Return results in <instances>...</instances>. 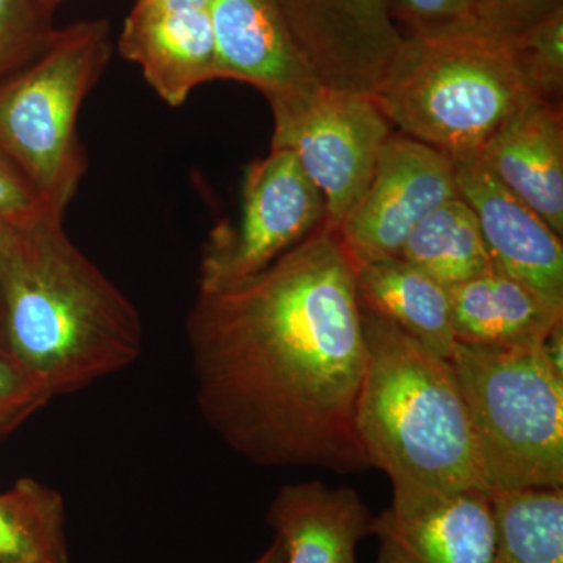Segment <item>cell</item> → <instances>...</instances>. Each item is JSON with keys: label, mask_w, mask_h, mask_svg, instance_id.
<instances>
[{"label": "cell", "mask_w": 563, "mask_h": 563, "mask_svg": "<svg viewBox=\"0 0 563 563\" xmlns=\"http://www.w3.org/2000/svg\"><path fill=\"white\" fill-rule=\"evenodd\" d=\"M187 342L199 412L236 454L369 468L355 426L366 368L355 268L329 222L261 273L198 290Z\"/></svg>", "instance_id": "1"}, {"label": "cell", "mask_w": 563, "mask_h": 563, "mask_svg": "<svg viewBox=\"0 0 563 563\" xmlns=\"http://www.w3.org/2000/svg\"><path fill=\"white\" fill-rule=\"evenodd\" d=\"M63 220L49 211L20 225L0 222L3 340L54 398L129 368L144 340L139 310Z\"/></svg>", "instance_id": "2"}, {"label": "cell", "mask_w": 563, "mask_h": 563, "mask_svg": "<svg viewBox=\"0 0 563 563\" xmlns=\"http://www.w3.org/2000/svg\"><path fill=\"white\" fill-rule=\"evenodd\" d=\"M365 376L355 426L369 466L391 483L390 509L488 493L468 407L448 358L363 309Z\"/></svg>", "instance_id": "3"}, {"label": "cell", "mask_w": 563, "mask_h": 563, "mask_svg": "<svg viewBox=\"0 0 563 563\" xmlns=\"http://www.w3.org/2000/svg\"><path fill=\"white\" fill-rule=\"evenodd\" d=\"M372 99L396 132L451 161L479 154L526 102L537 101L510 41L474 25L404 36Z\"/></svg>", "instance_id": "4"}, {"label": "cell", "mask_w": 563, "mask_h": 563, "mask_svg": "<svg viewBox=\"0 0 563 563\" xmlns=\"http://www.w3.org/2000/svg\"><path fill=\"white\" fill-rule=\"evenodd\" d=\"M110 57L109 22L80 21L57 29L38 57L0 84V150L62 217L87 172L80 109Z\"/></svg>", "instance_id": "5"}, {"label": "cell", "mask_w": 563, "mask_h": 563, "mask_svg": "<svg viewBox=\"0 0 563 563\" xmlns=\"http://www.w3.org/2000/svg\"><path fill=\"white\" fill-rule=\"evenodd\" d=\"M468 407L488 495L563 488V374L539 346L450 357Z\"/></svg>", "instance_id": "6"}, {"label": "cell", "mask_w": 563, "mask_h": 563, "mask_svg": "<svg viewBox=\"0 0 563 563\" xmlns=\"http://www.w3.org/2000/svg\"><path fill=\"white\" fill-rule=\"evenodd\" d=\"M272 150L290 151L328 203L336 228L368 187L395 129L372 96L307 85L268 98Z\"/></svg>", "instance_id": "7"}, {"label": "cell", "mask_w": 563, "mask_h": 563, "mask_svg": "<svg viewBox=\"0 0 563 563\" xmlns=\"http://www.w3.org/2000/svg\"><path fill=\"white\" fill-rule=\"evenodd\" d=\"M328 222L324 196L290 151L272 150L244 174L239 218L214 228L202 250L199 290L239 284Z\"/></svg>", "instance_id": "8"}, {"label": "cell", "mask_w": 563, "mask_h": 563, "mask_svg": "<svg viewBox=\"0 0 563 563\" xmlns=\"http://www.w3.org/2000/svg\"><path fill=\"white\" fill-rule=\"evenodd\" d=\"M457 196L454 162L446 154L393 132L368 187L333 229L354 268L398 257L422 218Z\"/></svg>", "instance_id": "9"}, {"label": "cell", "mask_w": 563, "mask_h": 563, "mask_svg": "<svg viewBox=\"0 0 563 563\" xmlns=\"http://www.w3.org/2000/svg\"><path fill=\"white\" fill-rule=\"evenodd\" d=\"M322 87L372 96L401 49L388 0H276Z\"/></svg>", "instance_id": "10"}, {"label": "cell", "mask_w": 563, "mask_h": 563, "mask_svg": "<svg viewBox=\"0 0 563 563\" xmlns=\"http://www.w3.org/2000/svg\"><path fill=\"white\" fill-rule=\"evenodd\" d=\"M453 162L459 196L476 214L493 269L563 312L562 236L503 187L479 155Z\"/></svg>", "instance_id": "11"}, {"label": "cell", "mask_w": 563, "mask_h": 563, "mask_svg": "<svg viewBox=\"0 0 563 563\" xmlns=\"http://www.w3.org/2000/svg\"><path fill=\"white\" fill-rule=\"evenodd\" d=\"M120 52L135 63L162 101L180 107L218 79L210 5L190 0H135L122 25Z\"/></svg>", "instance_id": "12"}, {"label": "cell", "mask_w": 563, "mask_h": 563, "mask_svg": "<svg viewBox=\"0 0 563 563\" xmlns=\"http://www.w3.org/2000/svg\"><path fill=\"white\" fill-rule=\"evenodd\" d=\"M369 533L379 540L376 563H492V498L465 492L402 512L388 509L373 518Z\"/></svg>", "instance_id": "13"}, {"label": "cell", "mask_w": 563, "mask_h": 563, "mask_svg": "<svg viewBox=\"0 0 563 563\" xmlns=\"http://www.w3.org/2000/svg\"><path fill=\"white\" fill-rule=\"evenodd\" d=\"M218 79L246 81L266 99L318 84L276 0H211Z\"/></svg>", "instance_id": "14"}, {"label": "cell", "mask_w": 563, "mask_h": 563, "mask_svg": "<svg viewBox=\"0 0 563 563\" xmlns=\"http://www.w3.org/2000/svg\"><path fill=\"white\" fill-rule=\"evenodd\" d=\"M503 187L563 236V109L526 102L479 151Z\"/></svg>", "instance_id": "15"}, {"label": "cell", "mask_w": 563, "mask_h": 563, "mask_svg": "<svg viewBox=\"0 0 563 563\" xmlns=\"http://www.w3.org/2000/svg\"><path fill=\"white\" fill-rule=\"evenodd\" d=\"M266 517L285 563H357L358 543L373 523L354 488L321 481L282 485Z\"/></svg>", "instance_id": "16"}, {"label": "cell", "mask_w": 563, "mask_h": 563, "mask_svg": "<svg viewBox=\"0 0 563 563\" xmlns=\"http://www.w3.org/2000/svg\"><path fill=\"white\" fill-rule=\"evenodd\" d=\"M455 343L488 351L539 346L559 322L555 310L498 272L448 288Z\"/></svg>", "instance_id": "17"}, {"label": "cell", "mask_w": 563, "mask_h": 563, "mask_svg": "<svg viewBox=\"0 0 563 563\" xmlns=\"http://www.w3.org/2000/svg\"><path fill=\"white\" fill-rule=\"evenodd\" d=\"M358 303L450 361L455 346L448 288L402 257L355 266Z\"/></svg>", "instance_id": "18"}, {"label": "cell", "mask_w": 563, "mask_h": 563, "mask_svg": "<svg viewBox=\"0 0 563 563\" xmlns=\"http://www.w3.org/2000/svg\"><path fill=\"white\" fill-rule=\"evenodd\" d=\"M398 257L450 288L495 272L476 214L461 196L426 214Z\"/></svg>", "instance_id": "19"}, {"label": "cell", "mask_w": 563, "mask_h": 563, "mask_svg": "<svg viewBox=\"0 0 563 563\" xmlns=\"http://www.w3.org/2000/svg\"><path fill=\"white\" fill-rule=\"evenodd\" d=\"M0 563H70L65 499L22 477L0 493Z\"/></svg>", "instance_id": "20"}, {"label": "cell", "mask_w": 563, "mask_h": 563, "mask_svg": "<svg viewBox=\"0 0 563 563\" xmlns=\"http://www.w3.org/2000/svg\"><path fill=\"white\" fill-rule=\"evenodd\" d=\"M492 563H563V488L492 493Z\"/></svg>", "instance_id": "21"}, {"label": "cell", "mask_w": 563, "mask_h": 563, "mask_svg": "<svg viewBox=\"0 0 563 563\" xmlns=\"http://www.w3.org/2000/svg\"><path fill=\"white\" fill-rule=\"evenodd\" d=\"M537 101L562 106L563 10L548 16L521 35L507 38Z\"/></svg>", "instance_id": "22"}, {"label": "cell", "mask_w": 563, "mask_h": 563, "mask_svg": "<svg viewBox=\"0 0 563 563\" xmlns=\"http://www.w3.org/2000/svg\"><path fill=\"white\" fill-rule=\"evenodd\" d=\"M54 13L44 0H0V84L49 44L57 31Z\"/></svg>", "instance_id": "23"}, {"label": "cell", "mask_w": 563, "mask_h": 563, "mask_svg": "<svg viewBox=\"0 0 563 563\" xmlns=\"http://www.w3.org/2000/svg\"><path fill=\"white\" fill-rule=\"evenodd\" d=\"M54 398L46 384L0 346V440L43 409Z\"/></svg>", "instance_id": "24"}, {"label": "cell", "mask_w": 563, "mask_h": 563, "mask_svg": "<svg viewBox=\"0 0 563 563\" xmlns=\"http://www.w3.org/2000/svg\"><path fill=\"white\" fill-rule=\"evenodd\" d=\"M559 10L563 0H474L473 25L499 38H514Z\"/></svg>", "instance_id": "25"}, {"label": "cell", "mask_w": 563, "mask_h": 563, "mask_svg": "<svg viewBox=\"0 0 563 563\" xmlns=\"http://www.w3.org/2000/svg\"><path fill=\"white\" fill-rule=\"evenodd\" d=\"M404 36L433 35L473 25L474 0H388Z\"/></svg>", "instance_id": "26"}, {"label": "cell", "mask_w": 563, "mask_h": 563, "mask_svg": "<svg viewBox=\"0 0 563 563\" xmlns=\"http://www.w3.org/2000/svg\"><path fill=\"white\" fill-rule=\"evenodd\" d=\"M49 211L16 165L0 150V222L20 225Z\"/></svg>", "instance_id": "27"}, {"label": "cell", "mask_w": 563, "mask_h": 563, "mask_svg": "<svg viewBox=\"0 0 563 563\" xmlns=\"http://www.w3.org/2000/svg\"><path fill=\"white\" fill-rule=\"evenodd\" d=\"M543 351L551 365L563 374V321L559 322L550 335L544 339Z\"/></svg>", "instance_id": "28"}, {"label": "cell", "mask_w": 563, "mask_h": 563, "mask_svg": "<svg viewBox=\"0 0 563 563\" xmlns=\"http://www.w3.org/2000/svg\"><path fill=\"white\" fill-rule=\"evenodd\" d=\"M254 563H285L284 548H282L279 540L274 539L272 547Z\"/></svg>", "instance_id": "29"}, {"label": "cell", "mask_w": 563, "mask_h": 563, "mask_svg": "<svg viewBox=\"0 0 563 563\" xmlns=\"http://www.w3.org/2000/svg\"><path fill=\"white\" fill-rule=\"evenodd\" d=\"M0 346L7 347L5 340H3L2 277H0Z\"/></svg>", "instance_id": "30"}, {"label": "cell", "mask_w": 563, "mask_h": 563, "mask_svg": "<svg viewBox=\"0 0 563 563\" xmlns=\"http://www.w3.org/2000/svg\"><path fill=\"white\" fill-rule=\"evenodd\" d=\"M44 2L49 3V5L55 7L57 9L58 3L63 2V0H44Z\"/></svg>", "instance_id": "31"}]
</instances>
